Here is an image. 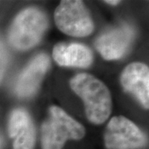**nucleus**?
I'll list each match as a JSON object with an SVG mask.
<instances>
[{
  "label": "nucleus",
  "mask_w": 149,
  "mask_h": 149,
  "mask_svg": "<svg viewBox=\"0 0 149 149\" xmlns=\"http://www.w3.org/2000/svg\"><path fill=\"white\" fill-rule=\"evenodd\" d=\"M70 84L72 91L84 101L87 118L95 124L105 122L112 110L111 95L106 85L86 73L75 74Z\"/></svg>",
  "instance_id": "f257e3e1"
},
{
  "label": "nucleus",
  "mask_w": 149,
  "mask_h": 149,
  "mask_svg": "<svg viewBox=\"0 0 149 149\" xmlns=\"http://www.w3.org/2000/svg\"><path fill=\"white\" fill-rule=\"evenodd\" d=\"M85 134L84 126L60 107L52 106L42 126V149H62L67 140H80Z\"/></svg>",
  "instance_id": "f03ea898"
},
{
  "label": "nucleus",
  "mask_w": 149,
  "mask_h": 149,
  "mask_svg": "<svg viewBox=\"0 0 149 149\" xmlns=\"http://www.w3.org/2000/svg\"><path fill=\"white\" fill-rule=\"evenodd\" d=\"M47 27L44 13L34 8H26L15 17L9 31L8 41L17 50H27L36 46Z\"/></svg>",
  "instance_id": "7ed1b4c3"
},
{
  "label": "nucleus",
  "mask_w": 149,
  "mask_h": 149,
  "mask_svg": "<svg viewBox=\"0 0 149 149\" xmlns=\"http://www.w3.org/2000/svg\"><path fill=\"white\" fill-rule=\"evenodd\" d=\"M54 19L59 29L71 37H86L94 31L93 20L82 1H61L55 11Z\"/></svg>",
  "instance_id": "20e7f679"
},
{
  "label": "nucleus",
  "mask_w": 149,
  "mask_h": 149,
  "mask_svg": "<svg viewBox=\"0 0 149 149\" xmlns=\"http://www.w3.org/2000/svg\"><path fill=\"white\" fill-rule=\"evenodd\" d=\"M147 144L141 129L123 116H115L107 125L104 145L107 149H140Z\"/></svg>",
  "instance_id": "39448f33"
},
{
  "label": "nucleus",
  "mask_w": 149,
  "mask_h": 149,
  "mask_svg": "<svg viewBox=\"0 0 149 149\" xmlns=\"http://www.w3.org/2000/svg\"><path fill=\"white\" fill-rule=\"evenodd\" d=\"M134 32L129 25L123 24L103 32L96 39L95 47L105 60H118L128 52L133 40Z\"/></svg>",
  "instance_id": "423d86ee"
},
{
  "label": "nucleus",
  "mask_w": 149,
  "mask_h": 149,
  "mask_svg": "<svg viewBox=\"0 0 149 149\" xmlns=\"http://www.w3.org/2000/svg\"><path fill=\"white\" fill-rule=\"evenodd\" d=\"M124 91L132 94L145 108L149 107V69L141 62H133L126 66L120 77Z\"/></svg>",
  "instance_id": "0eeeda50"
},
{
  "label": "nucleus",
  "mask_w": 149,
  "mask_h": 149,
  "mask_svg": "<svg viewBox=\"0 0 149 149\" xmlns=\"http://www.w3.org/2000/svg\"><path fill=\"white\" fill-rule=\"evenodd\" d=\"M50 67L47 55L42 53L32 59L19 74L16 83V92L19 97L33 95L38 90L43 77Z\"/></svg>",
  "instance_id": "6e6552de"
},
{
  "label": "nucleus",
  "mask_w": 149,
  "mask_h": 149,
  "mask_svg": "<svg viewBox=\"0 0 149 149\" xmlns=\"http://www.w3.org/2000/svg\"><path fill=\"white\" fill-rule=\"evenodd\" d=\"M8 133L13 139V149H33L36 143V128L29 113L23 109L12 112Z\"/></svg>",
  "instance_id": "1a4fd4ad"
},
{
  "label": "nucleus",
  "mask_w": 149,
  "mask_h": 149,
  "mask_svg": "<svg viewBox=\"0 0 149 149\" xmlns=\"http://www.w3.org/2000/svg\"><path fill=\"white\" fill-rule=\"evenodd\" d=\"M52 56L61 66L86 68L93 61L91 49L80 43H58L53 47Z\"/></svg>",
  "instance_id": "9d476101"
},
{
  "label": "nucleus",
  "mask_w": 149,
  "mask_h": 149,
  "mask_svg": "<svg viewBox=\"0 0 149 149\" xmlns=\"http://www.w3.org/2000/svg\"><path fill=\"white\" fill-rule=\"evenodd\" d=\"M8 52L3 44L0 42V81L2 80L8 64Z\"/></svg>",
  "instance_id": "9b49d317"
},
{
  "label": "nucleus",
  "mask_w": 149,
  "mask_h": 149,
  "mask_svg": "<svg viewBox=\"0 0 149 149\" xmlns=\"http://www.w3.org/2000/svg\"><path fill=\"white\" fill-rule=\"evenodd\" d=\"M105 3H108V4H110V5H118L119 3H120V1H109V0H107V1H105Z\"/></svg>",
  "instance_id": "f8f14e48"
},
{
  "label": "nucleus",
  "mask_w": 149,
  "mask_h": 149,
  "mask_svg": "<svg viewBox=\"0 0 149 149\" xmlns=\"http://www.w3.org/2000/svg\"><path fill=\"white\" fill-rule=\"evenodd\" d=\"M2 144H3V139H2V137L0 136V149L2 148Z\"/></svg>",
  "instance_id": "ddd939ff"
}]
</instances>
